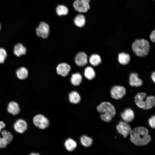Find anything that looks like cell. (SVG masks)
Here are the masks:
<instances>
[{
  "mask_svg": "<svg viewBox=\"0 0 155 155\" xmlns=\"http://www.w3.org/2000/svg\"><path fill=\"white\" fill-rule=\"evenodd\" d=\"M73 22L75 26L78 27L82 28L84 27L86 24L85 17L83 14L77 15L74 18Z\"/></svg>",
  "mask_w": 155,
  "mask_h": 155,
  "instance_id": "e0dca14e",
  "label": "cell"
},
{
  "mask_svg": "<svg viewBox=\"0 0 155 155\" xmlns=\"http://www.w3.org/2000/svg\"><path fill=\"white\" fill-rule=\"evenodd\" d=\"M6 109L9 114L14 116L18 115L21 111L19 104L18 102L14 101H11L8 103Z\"/></svg>",
  "mask_w": 155,
  "mask_h": 155,
  "instance_id": "8fae6325",
  "label": "cell"
},
{
  "mask_svg": "<svg viewBox=\"0 0 155 155\" xmlns=\"http://www.w3.org/2000/svg\"><path fill=\"white\" fill-rule=\"evenodd\" d=\"M116 128L118 132L122 135L125 138L127 137L132 130L130 125L126 122L123 121L119 122L116 126Z\"/></svg>",
  "mask_w": 155,
  "mask_h": 155,
  "instance_id": "30bf717a",
  "label": "cell"
},
{
  "mask_svg": "<svg viewBox=\"0 0 155 155\" xmlns=\"http://www.w3.org/2000/svg\"><path fill=\"white\" fill-rule=\"evenodd\" d=\"M118 60L121 64L126 65L129 62L130 60V57L128 54L123 52L119 54Z\"/></svg>",
  "mask_w": 155,
  "mask_h": 155,
  "instance_id": "cb8c5ba5",
  "label": "cell"
},
{
  "mask_svg": "<svg viewBox=\"0 0 155 155\" xmlns=\"http://www.w3.org/2000/svg\"><path fill=\"white\" fill-rule=\"evenodd\" d=\"M82 77L79 73H74L72 74L71 78V84L75 86L79 85L81 83Z\"/></svg>",
  "mask_w": 155,
  "mask_h": 155,
  "instance_id": "7402d4cb",
  "label": "cell"
},
{
  "mask_svg": "<svg viewBox=\"0 0 155 155\" xmlns=\"http://www.w3.org/2000/svg\"><path fill=\"white\" fill-rule=\"evenodd\" d=\"M132 48L137 56L144 57L148 52L150 49L149 44L148 41L145 39H137L132 43Z\"/></svg>",
  "mask_w": 155,
  "mask_h": 155,
  "instance_id": "3957f363",
  "label": "cell"
},
{
  "mask_svg": "<svg viewBox=\"0 0 155 155\" xmlns=\"http://www.w3.org/2000/svg\"><path fill=\"white\" fill-rule=\"evenodd\" d=\"M125 88L123 86H113L111 90V97L115 99L122 98L126 94Z\"/></svg>",
  "mask_w": 155,
  "mask_h": 155,
  "instance_id": "9c48e42d",
  "label": "cell"
},
{
  "mask_svg": "<svg viewBox=\"0 0 155 155\" xmlns=\"http://www.w3.org/2000/svg\"><path fill=\"white\" fill-rule=\"evenodd\" d=\"M6 127V125L4 122L2 121H0V133L2 130Z\"/></svg>",
  "mask_w": 155,
  "mask_h": 155,
  "instance_id": "d6a6232c",
  "label": "cell"
},
{
  "mask_svg": "<svg viewBox=\"0 0 155 155\" xmlns=\"http://www.w3.org/2000/svg\"><path fill=\"white\" fill-rule=\"evenodd\" d=\"M71 70V67L66 63H62L59 64L56 68V71L58 74L63 77L67 76Z\"/></svg>",
  "mask_w": 155,
  "mask_h": 155,
  "instance_id": "7c38bea8",
  "label": "cell"
},
{
  "mask_svg": "<svg viewBox=\"0 0 155 155\" xmlns=\"http://www.w3.org/2000/svg\"><path fill=\"white\" fill-rule=\"evenodd\" d=\"M8 145L4 139L0 135V149L5 148Z\"/></svg>",
  "mask_w": 155,
  "mask_h": 155,
  "instance_id": "f546056e",
  "label": "cell"
},
{
  "mask_svg": "<svg viewBox=\"0 0 155 155\" xmlns=\"http://www.w3.org/2000/svg\"><path fill=\"white\" fill-rule=\"evenodd\" d=\"M76 64L80 67H82L86 65L88 63V57L86 53L83 52L78 53L75 59Z\"/></svg>",
  "mask_w": 155,
  "mask_h": 155,
  "instance_id": "4fadbf2b",
  "label": "cell"
},
{
  "mask_svg": "<svg viewBox=\"0 0 155 155\" xmlns=\"http://www.w3.org/2000/svg\"><path fill=\"white\" fill-rule=\"evenodd\" d=\"M16 74L17 78L21 80L26 79L28 75V71L26 67H22L18 68L16 71Z\"/></svg>",
  "mask_w": 155,
  "mask_h": 155,
  "instance_id": "ac0fdd59",
  "label": "cell"
},
{
  "mask_svg": "<svg viewBox=\"0 0 155 155\" xmlns=\"http://www.w3.org/2000/svg\"><path fill=\"white\" fill-rule=\"evenodd\" d=\"M1 133V136L4 139L8 144L12 142L13 136L10 131L6 129H3Z\"/></svg>",
  "mask_w": 155,
  "mask_h": 155,
  "instance_id": "603a6c76",
  "label": "cell"
},
{
  "mask_svg": "<svg viewBox=\"0 0 155 155\" xmlns=\"http://www.w3.org/2000/svg\"><path fill=\"white\" fill-rule=\"evenodd\" d=\"M96 109L100 113H109L113 117L116 114L115 108L113 105L110 102H103L96 107Z\"/></svg>",
  "mask_w": 155,
  "mask_h": 155,
  "instance_id": "5b68a950",
  "label": "cell"
},
{
  "mask_svg": "<svg viewBox=\"0 0 155 155\" xmlns=\"http://www.w3.org/2000/svg\"><path fill=\"white\" fill-rule=\"evenodd\" d=\"M101 61L100 56L97 54H93L89 58V61L90 64L94 66L99 65L101 63Z\"/></svg>",
  "mask_w": 155,
  "mask_h": 155,
  "instance_id": "484cf974",
  "label": "cell"
},
{
  "mask_svg": "<svg viewBox=\"0 0 155 155\" xmlns=\"http://www.w3.org/2000/svg\"><path fill=\"white\" fill-rule=\"evenodd\" d=\"M7 55L6 50L3 48H0V63H3L4 62Z\"/></svg>",
  "mask_w": 155,
  "mask_h": 155,
  "instance_id": "83f0119b",
  "label": "cell"
},
{
  "mask_svg": "<svg viewBox=\"0 0 155 155\" xmlns=\"http://www.w3.org/2000/svg\"><path fill=\"white\" fill-rule=\"evenodd\" d=\"M148 133V129L145 127L135 128L130 133V140L132 143L137 146L146 145L151 140V137Z\"/></svg>",
  "mask_w": 155,
  "mask_h": 155,
  "instance_id": "6da1fadb",
  "label": "cell"
},
{
  "mask_svg": "<svg viewBox=\"0 0 155 155\" xmlns=\"http://www.w3.org/2000/svg\"><path fill=\"white\" fill-rule=\"evenodd\" d=\"M64 145L66 149L69 151L73 150L77 146L76 142L71 138L68 139L65 141Z\"/></svg>",
  "mask_w": 155,
  "mask_h": 155,
  "instance_id": "44dd1931",
  "label": "cell"
},
{
  "mask_svg": "<svg viewBox=\"0 0 155 155\" xmlns=\"http://www.w3.org/2000/svg\"><path fill=\"white\" fill-rule=\"evenodd\" d=\"M82 144L86 147H89L92 144L93 142L92 139L86 135L82 136L80 139Z\"/></svg>",
  "mask_w": 155,
  "mask_h": 155,
  "instance_id": "4316f807",
  "label": "cell"
},
{
  "mask_svg": "<svg viewBox=\"0 0 155 155\" xmlns=\"http://www.w3.org/2000/svg\"><path fill=\"white\" fill-rule=\"evenodd\" d=\"M84 75L87 79L89 80H91L95 77V73L92 68L88 67L85 69Z\"/></svg>",
  "mask_w": 155,
  "mask_h": 155,
  "instance_id": "d4e9b609",
  "label": "cell"
},
{
  "mask_svg": "<svg viewBox=\"0 0 155 155\" xmlns=\"http://www.w3.org/2000/svg\"><path fill=\"white\" fill-rule=\"evenodd\" d=\"M55 11L58 16H61L67 15L68 13L69 10L66 6L62 4H59L56 6Z\"/></svg>",
  "mask_w": 155,
  "mask_h": 155,
  "instance_id": "d6986e66",
  "label": "cell"
},
{
  "mask_svg": "<svg viewBox=\"0 0 155 155\" xmlns=\"http://www.w3.org/2000/svg\"><path fill=\"white\" fill-rule=\"evenodd\" d=\"M151 77L153 81L155 82V72H153L152 74Z\"/></svg>",
  "mask_w": 155,
  "mask_h": 155,
  "instance_id": "836d02e7",
  "label": "cell"
},
{
  "mask_svg": "<svg viewBox=\"0 0 155 155\" xmlns=\"http://www.w3.org/2000/svg\"><path fill=\"white\" fill-rule=\"evenodd\" d=\"M49 32V26L43 21L40 22L36 29L37 35L43 38H46L48 37Z\"/></svg>",
  "mask_w": 155,
  "mask_h": 155,
  "instance_id": "52a82bcc",
  "label": "cell"
},
{
  "mask_svg": "<svg viewBox=\"0 0 155 155\" xmlns=\"http://www.w3.org/2000/svg\"><path fill=\"white\" fill-rule=\"evenodd\" d=\"M1 24L0 23V30H1Z\"/></svg>",
  "mask_w": 155,
  "mask_h": 155,
  "instance_id": "d590c367",
  "label": "cell"
},
{
  "mask_svg": "<svg viewBox=\"0 0 155 155\" xmlns=\"http://www.w3.org/2000/svg\"><path fill=\"white\" fill-rule=\"evenodd\" d=\"M100 117L102 120L107 122L111 121L112 120V118L113 117L111 114L107 113L101 114L100 115Z\"/></svg>",
  "mask_w": 155,
  "mask_h": 155,
  "instance_id": "f1b7e54d",
  "label": "cell"
},
{
  "mask_svg": "<svg viewBox=\"0 0 155 155\" xmlns=\"http://www.w3.org/2000/svg\"><path fill=\"white\" fill-rule=\"evenodd\" d=\"M32 121L36 127L41 129L46 128L49 124V120L43 115L40 114L34 116L32 119Z\"/></svg>",
  "mask_w": 155,
  "mask_h": 155,
  "instance_id": "8992f818",
  "label": "cell"
},
{
  "mask_svg": "<svg viewBox=\"0 0 155 155\" xmlns=\"http://www.w3.org/2000/svg\"><path fill=\"white\" fill-rule=\"evenodd\" d=\"M14 130L17 133L23 134L25 132L28 128V124L25 120L22 118L18 119L13 124Z\"/></svg>",
  "mask_w": 155,
  "mask_h": 155,
  "instance_id": "ba28073f",
  "label": "cell"
},
{
  "mask_svg": "<svg viewBox=\"0 0 155 155\" xmlns=\"http://www.w3.org/2000/svg\"><path fill=\"white\" fill-rule=\"evenodd\" d=\"M155 30L153 31L150 35V38L151 41L154 42L155 41Z\"/></svg>",
  "mask_w": 155,
  "mask_h": 155,
  "instance_id": "1f68e13d",
  "label": "cell"
},
{
  "mask_svg": "<svg viewBox=\"0 0 155 155\" xmlns=\"http://www.w3.org/2000/svg\"><path fill=\"white\" fill-rule=\"evenodd\" d=\"M70 102L73 104H77L81 100V97L79 93L75 91L70 92L69 95Z\"/></svg>",
  "mask_w": 155,
  "mask_h": 155,
  "instance_id": "ffe728a7",
  "label": "cell"
},
{
  "mask_svg": "<svg viewBox=\"0 0 155 155\" xmlns=\"http://www.w3.org/2000/svg\"><path fill=\"white\" fill-rule=\"evenodd\" d=\"M29 155H39V154L37 153L32 152Z\"/></svg>",
  "mask_w": 155,
  "mask_h": 155,
  "instance_id": "e575fe53",
  "label": "cell"
},
{
  "mask_svg": "<svg viewBox=\"0 0 155 155\" xmlns=\"http://www.w3.org/2000/svg\"><path fill=\"white\" fill-rule=\"evenodd\" d=\"M26 51V48L22 44L18 43L15 45L13 53L16 56L19 57L25 55Z\"/></svg>",
  "mask_w": 155,
  "mask_h": 155,
  "instance_id": "2e32d148",
  "label": "cell"
},
{
  "mask_svg": "<svg viewBox=\"0 0 155 155\" xmlns=\"http://www.w3.org/2000/svg\"><path fill=\"white\" fill-rule=\"evenodd\" d=\"M146 96V93L140 92L138 93L134 98L136 105L139 108L145 110L150 109L155 105V97L153 96H148L144 101V99Z\"/></svg>",
  "mask_w": 155,
  "mask_h": 155,
  "instance_id": "7a4b0ae2",
  "label": "cell"
},
{
  "mask_svg": "<svg viewBox=\"0 0 155 155\" xmlns=\"http://www.w3.org/2000/svg\"><path fill=\"white\" fill-rule=\"evenodd\" d=\"M90 0H75L72 5L75 10L79 13H86L90 8Z\"/></svg>",
  "mask_w": 155,
  "mask_h": 155,
  "instance_id": "277c9868",
  "label": "cell"
},
{
  "mask_svg": "<svg viewBox=\"0 0 155 155\" xmlns=\"http://www.w3.org/2000/svg\"><path fill=\"white\" fill-rule=\"evenodd\" d=\"M148 122L150 127L154 129L155 127V116L154 115L152 116L149 119Z\"/></svg>",
  "mask_w": 155,
  "mask_h": 155,
  "instance_id": "4dcf8cb0",
  "label": "cell"
},
{
  "mask_svg": "<svg viewBox=\"0 0 155 155\" xmlns=\"http://www.w3.org/2000/svg\"><path fill=\"white\" fill-rule=\"evenodd\" d=\"M129 84L132 86L139 87L142 84V80L138 77L137 73H132L129 76Z\"/></svg>",
  "mask_w": 155,
  "mask_h": 155,
  "instance_id": "9a60e30c",
  "label": "cell"
},
{
  "mask_svg": "<svg viewBox=\"0 0 155 155\" xmlns=\"http://www.w3.org/2000/svg\"><path fill=\"white\" fill-rule=\"evenodd\" d=\"M121 115L122 118L126 122H131L134 118V113L133 111L130 108L125 109Z\"/></svg>",
  "mask_w": 155,
  "mask_h": 155,
  "instance_id": "5bb4252c",
  "label": "cell"
}]
</instances>
